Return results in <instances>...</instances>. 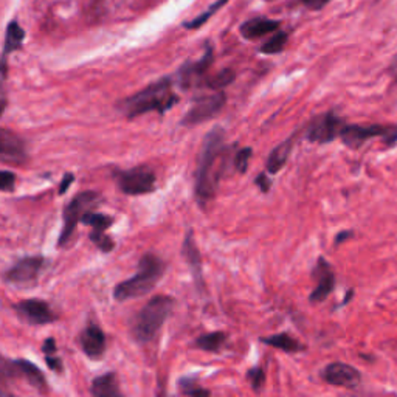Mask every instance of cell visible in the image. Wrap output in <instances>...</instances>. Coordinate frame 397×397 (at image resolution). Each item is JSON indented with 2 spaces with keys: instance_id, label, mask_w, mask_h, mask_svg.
I'll return each instance as SVG.
<instances>
[{
  "instance_id": "6da1fadb",
  "label": "cell",
  "mask_w": 397,
  "mask_h": 397,
  "mask_svg": "<svg viewBox=\"0 0 397 397\" xmlns=\"http://www.w3.org/2000/svg\"><path fill=\"white\" fill-rule=\"evenodd\" d=\"M230 154V148L225 146V131L222 127H213L206 133L195 169L194 194L200 208H206L216 195V189L224 174L225 163Z\"/></svg>"
},
{
  "instance_id": "7a4b0ae2",
  "label": "cell",
  "mask_w": 397,
  "mask_h": 397,
  "mask_svg": "<svg viewBox=\"0 0 397 397\" xmlns=\"http://www.w3.org/2000/svg\"><path fill=\"white\" fill-rule=\"evenodd\" d=\"M179 101L180 98L173 90L171 78H162L149 84L143 90L137 92L136 95L121 100L118 107L126 115V118L133 120L148 112H158L160 115H164Z\"/></svg>"
},
{
  "instance_id": "3957f363",
  "label": "cell",
  "mask_w": 397,
  "mask_h": 397,
  "mask_svg": "<svg viewBox=\"0 0 397 397\" xmlns=\"http://www.w3.org/2000/svg\"><path fill=\"white\" fill-rule=\"evenodd\" d=\"M167 264L154 253H146L138 262V272L132 278L120 283L114 290L117 301H127L148 295L162 279Z\"/></svg>"
},
{
  "instance_id": "277c9868",
  "label": "cell",
  "mask_w": 397,
  "mask_h": 397,
  "mask_svg": "<svg viewBox=\"0 0 397 397\" xmlns=\"http://www.w3.org/2000/svg\"><path fill=\"white\" fill-rule=\"evenodd\" d=\"M175 301L173 297L157 295L144 304L132 323V335L138 343H149L160 332L164 321L173 312Z\"/></svg>"
},
{
  "instance_id": "5b68a950",
  "label": "cell",
  "mask_w": 397,
  "mask_h": 397,
  "mask_svg": "<svg viewBox=\"0 0 397 397\" xmlns=\"http://www.w3.org/2000/svg\"><path fill=\"white\" fill-rule=\"evenodd\" d=\"M377 137H380L387 146H394L397 143V126L345 125L340 132L341 142L351 149H358L365 142Z\"/></svg>"
},
{
  "instance_id": "8992f818",
  "label": "cell",
  "mask_w": 397,
  "mask_h": 397,
  "mask_svg": "<svg viewBox=\"0 0 397 397\" xmlns=\"http://www.w3.org/2000/svg\"><path fill=\"white\" fill-rule=\"evenodd\" d=\"M227 105V95L222 90H215V94L200 95L193 100L191 107L183 115L180 121L182 126H195L215 118Z\"/></svg>"
},
{
  "instance_id": "52a82bcc",
  "label": "cell",
  "mask_w": 397,
  "mask_h": 397,
  "mask_svg": "<svg viewBox=\"0 0 397 397\" xmlns=\"http://www.w3.org/2000/svg\"><path fill=\"white\" fill-rule=\"evenodd\" d=\"M100 200V195L95 191H84L79 193L72 202L64 208V228L61 231L58 247H65L69 241L72 239L73 233L76 231L78 222H81V217L84 213L92 210V206H95Z\"/></svg>"
},
{
  "instance_id": "ba28073f",
  "label": "cell",
  "mask_w": 397,
  "mask_h": 397,
  "mask_svg": "<svg viewBox=\"0 0 397 397\" xmlns=\"http://www.w3.org/2000/svg\"><path fill=\"white\" fill-rule=\"evenodd\" d=\"M117 182L121 191L127 195H143L155 189V173L146 164L121 171L117 175Z\"/></svg>"
},
{
  "instance_id": "9c48e42d",
  "label": "cell",
  "mask_w": 397,
  "mask_h": 397,
  "mask_svg": "<svg viewBox=\"0 0 397 397\" xmlns=\"http://www.w3.org/2000/svg\"><path fill=\"white\" fill-rule=\"evenodd\" d=\"M345 125V120L340 118L339 115H335L334 112H325L323 115H319L309 125L306 138L309 142L319 144L331 143L335 138L340 137V132Z\"/></svg>"
},
{
  "instance_id": "30bf717a",
  "label": "cell",
  "mask_w": 397,
  "mask_h": 397,
  "mask_svg": "<svg viewBox=\"0 0 397 397\" xmlns=\"http://www.w3.org/2000/svg\"><path fill=\"white\" fill-rule=\"evenodd\" d=\"M45 267V258L42 256H28L7 270L3 279L14 286H34L38 283L39 275Z\"/></svg>"
},
{
  "instance_id": "8fae6325",
  "label": "cell",
  "mask_w": 397,
  "mask_h": 397,
  "mask_svg": "<svg viewBox=\"0 0 397 397\" xmlns=\"http://www.w3.org/2000/svg\"><path fill=\"white\" fill-rule=\"evenodd\" d=\"M321 378L326 383L332 385V387L346 389H356L362 383V374H360L358 369L351 365L340 362H334L325 366V369L321 371Z\"/></svg>"
},
{
  "instance_id": "7c38bea8",
  "label": "cell",
  "mask_w": 397,
  "mask_h": 397,
  "mask_svg": "<svg viewBox=\"0 0 397 397\" xmlns=\"http://www.w3.org/2000/svg\"><path fill=\"white\" fill-rule=\"evenodd\" d=\"M213 63V48H206V53L202 58L195 63H188L182 67L179 70V83L182 85V89H194L200 87V85H205L206 81V73L211 67Z\"/></svg>"
},
{
  "instance_id": "4fadbf2b",
  "label": "cell",
  "mask_w": 397,
  "mask_h": 397,
  "mask_svg": "<svg viewBox=\"0 0 397 397\" xmlns=\"http://www.w3.org/2000/svg\"><path fill=\"white\" fill-rule=\"evenodd\" d=\"M16 314L28 325H48L56 320L48 303L42 300H23L14 304Z\"/></svg>"
},
{
  "instance_id": "5bb4252c",
  "label": "cell",
  "mask_w": 397,
  "mask_h": 397,
  "mask_svg": "<svg viewBox=\"0 0 397 397\" xmlns=\"http://www.w3.org/2000/svg\"><path fill=\"white\" fill-rule=\"evenodd\" d=\"M28 158L25 142L8 129L0 127V162L8 164H21Z\"/></svg>"
},
{
  "instance_id": "9a60e30c",
  "label": "cell",
  "mask_w": 397,
  "mask_h": 397,
  "mask_svg": "<svg viewBox=\"0 0 397 397\" xmlns=\"http://www.w3.org/2000/svg\"><path fill=\"white\" fill-rule=\"evenodd\" d=\"M314 278L316 279V286L314 292L310 293V303H323L332 293L335 287V275L332 267L328 264L325 258H319L314 268Z\"/></svg>"
},
{
  "instance_id": "2e32d148",
  "label": "cell",
  "mask_w": 397,
  "mask_h": 397,
  "mask_svg": "<svg viewBox=\"0 0 397 397\" xmlns=\"http://www.w3.org/2000/svg\"><path fill=\"white\" fill-rule=\"evenodd\" d=\"M182 255L186 259V264L191 268L193 278L195 281V287L202 290L204 287V273H202V258H200V252L197 244L194 239V231L188 230V233L182 244Z\"/></svg>"
},
{
  "instance_id": "e0dca14e",
  "label": "cell",
  "mask_w": 397,
  "mask_h": 397,
  "mask_svg": "<svg viewBox=\"0 0 397 397\" xmlns=\"http://www.w3.org/2000/svg\"><path fill=\"white\" fill-rule=\"evenodd\" d=\"M79 343L85 356L92 360H98L106 351V335L100 326L89 325L79 335Z\"/></svg>"
},
{
  "instance_id": "ac0fdd59",
  "label": "cell",
  "mask_w": 397,
  "mask_h": 397,
  "mask_svg": "<svg viewBox=\"0 0 397 397\" xmlns=\"http://www.w3.org/2000/svg\"><path fill=\"white\" fill-rule=\"evenodd\" d=\"M281 27V22L267 19V17H253L248 19L241 25V34L244 39L255 41L259 39L262 36H267L273 32H278Z\"/></svg>"
},
{
  "instance_id": "d6986e66",
  "label": "cell",
  "mask_w": 397,
  "mask_h": 397,
  "mask_svg": "<svg viewBox=\"0 0 397 397\" xmlns=\"http://www.w3.org/2000/svg\"><path fill=\"white\" fill-rule=\"evenodd\" d=\"M23 39H25V32H23V30L21 28L19 23L10 22V25L7 28V34H5L2 61H0V72H2V75H5V72H7L8 54L21 50Z\"/></svg>"
},
{
  "instance_id": "ffe728a7",
  "label": "cell",
  "mask_w": 397,
  "mask_h": 397,
  "mask_svg": "<svg viewBox=\"0 0 397 397\" xmlns=\"http://www.w3.org/2000/svg\"><path fill=\"white\" fill-rule=\"evenodd\" d=\"M17 377L25 378V380L32 385L34 389H38L39 393H45L47 391V380L42 371L38 366L33 365L32 362H28L25 358H17L14 360Z\"/></svg>"
},
{
  "instance_id": "44dd1931",
  "label": "cell",
  "mask_w": 397,
  "mask_h": 397,
  "mask_svg": "<svg viewBox=\"0 0 397 397\" xmlns=\"http://www.w3.org/2000/svg\"><path fill=\"white\" fill-rule=\"evenodd\" d=\"M293 143H295V136H290L287 140H284L283 143H279L277 148H275L270 155L267 158V173L268 174H277L281 169L286 167L287 160L292 154Z\"/></svg>"
},
{
  "instance_id": "7402d4cb",
  "label": "cell",
  "mask_w": 397,
  "mask_h": 397,
  "mask_svg": "<svg viewBox=\"0 0 397 397\" xmlns=\"http://www.w3.org/2000/svg\"><path fill=\"white\" fill-rule=\"evenodd\" d=\"M92 394L95 397H120L121 391L118 387V378L115 372H107L105 376L96 377L92 383Z\"/></svg>"
},
{
  "instance_id": "603a6c76",
  "label": "cell",
  "mask_w": 397,
  "mask_h": 397,
  "mask_svg": "<svg viewBox=\"0 0 397 397\" xmlns=\"http://www.w3.org/2000/svg\"><path fill=\"white\" fill-rule=\"evenodd\" d=\"M262 343H266L268 346L277 347V350H281L284 352H300L304 350V346L300 343V341L290 337L289 334H275L272 337H266L261 339Z\"/></svg>"
},
{
  "instance_id": "cb8c5ba5",
  "label": "cell",
  "mask_w": 397,
  "mask_h": 397,
  "mask_svg": "<svg viewBox=\"0 0 397 397\" xmlns=\"http://www.w3.org/2000/svg\"><path fill=\"white\" fill-rule=\"evenodd\" d=\"M227 334L225 332H210L200 335L199 339H195L194 345L199 350H204L206 352H219L227 343Z\"/></svg>"
},
{
  "instance_id": "d4e9b609",
  "label": "cell",
  "mask_w": 397,
  "mask_h": 397,
  "mask_svg": "<svg viewBox=\"0 0 397 397\" xmlns=\"http://www.w3.org/2000/svg\"><path fill=\"white\" fill-rule=\"evenodd\" d=\"M81 222L85 225H90L94 231H106L107 228L112 227L114 219L111 216L101 215V213H94V211H87L84 213L81 217Z\"/></svg>"
},
{
  "instance_id": "484cf974",
  "label": "cell",
  "mask_w": 397,
  "mask_h": 397,
  "mask_svg": "<svg viewBox=\"0 0 397 397\" xmlns=\"http://www.w3.org/2000/svg\"><path fill=\"white\" fill-rule=\"evenodd\" d=\"M235 78H236L235 70L224 69L221 72H217L216 75L206 78L205 85L208 89H211V90H222V89L227 87V85H230L231 83H233Z\"/></svg>"
},
{
  "instance_id": "4316f807",
  "label": "cell",
  "mask_w": 397,
  "mask_h": 397,
  "mask_svg": "<svg viewBox=\"0 0 397 397\" xmlns=\"http://www.w3.org/2000/svg\"><path fill=\"white\" fill-rule=\"evenodd\" d=\"M228 0H216L215 3H211L208 8H206L202 14H199L197 17H194L193 21H189V22H185L183 23V27L188 28V30H197L204 25V23H206L210 21V17L217 13L219 10H221L225 3H227Z\"/></svg>"
},
{
  "instance_id": "83f0119b",
  "label": "cell",
  "mask_w": 397,
  "mask_h": 397,
  "mask_svg": "<svg viewBox=\"0 0 397 397\" xmlns=\"http://www.w3.org/2000/svg\"><path fill=\"white\" fill-rule=\"evenodd\" d=\"M287 41H289V34L286 32H278L268 39L264 45L261 47V53L264 54H278L286 48Z\"/></svg>"
},
{
  "instance_id": "f1b7e54d",
  "label": "cell",
  "mask_w": 397,
  "mask_h": 397,
  "mask_svg": "<svg viewBox=\"0 0 397 397\" xmlns=\"http://www.w3.org/2000/svg\"><path fill=\"white\" fill-rule=\"evenodd\" d=\"M179 388L182 391V394L185 396H202V397H208L211 393L208 389L200 388V385L197 383L194 377H182L179 380Z\"/></svg>"
},
{
  "instance_id": "f546056e",
  "label": "cell",
  "mask_w": 397,
  "mask_h": 397,
  "mask_svg": "<svg viewBox=\"0 0 397 397\" xmlns=\"http://www.w3.org/2000/svg\"><path fill=\"white\" fill-rule=\"evenodd\" d=\"M90 241L94 242L95 246L100 248L103 253L112 252L114 247H115L114 239L106 235V231H92V233H90Z\"/></svg>"
},
{
  "instance_id": "4dcf8cb0",
  "label": "cell",
  "mask_w": 397,
  "mask_h": 397,
  "mask_svg": "<svg viewBox=\"0 0 397 397\" xmlns=\"http://www.w3.org/2000/svg\"><path fill=\"white\" fill-rule=\"evenodd\" d=\"M252 155H253V149L248 148V146L247 148H242L237 151V154L235 157V168L237 169V173H241V174L247 173L248 160Z\"/></svg>"
},
{
  "instance_id": "1f68e13d",
  "label": "cell",
  "mask_w": 397,
  "mask_h": 397,
  "mask_svg": "<svg viewBox=\"0 0 397 397\" xmlns=\"http://www.w3.org/2000/svg\"><path fill=\"white\" fill-rule=\"evenodd\" d=\"M247 378L250 380V385H252V388L258 393L261 391L262 385L266 382V374H264V369L261 368V366H255V368H250L247 372Z\"/></svg>"
},
{
  "instance_id": "d6a6232c",
  "label": "cell",
  "mask_w": 397,
  "mask_h": 397,
  "mask_svg": "<svg viewBox=\"0 0 397 397\" xmlns=\"http://www.w3.org/2000/svg\"><path fill=\"white\" fill-rule=\"evenodd\" d=\"M16 174L11 171H0V191L10 193L14 189Z\"/></svg>"
},
{
  "instance_id": "836d02e7",
  "label": "cell",
  "mask_w": 397,
  "mask_h": 397,
  "mask_svg": "<svg viewBox=\"0 0 397 397\" xmlns=\"http://www.w3.org/2000/svg\"><path fill=\"white\" fill-rule=\"evenodd\" d=\"M0 376L3 377H17L16 365L11 360L0 356Z\"/></svg>"
},
{
  "instance_id": "e575fe53",
  "label": "cell",
  "mask_w": 397,
  "mask_h": 397,
  "mask_svg": "<svg viewBox=\"0 0 397 397\" xmlns=\"http://www.w3.org/2000/svg\"><path fill=\"white\" fill-rule=\"evenodd\" d=\"M255 183L259 186V189H261L262 193H268V191H270L272 182H270V179H268V177H267V173H262V174H259L258 177H256Z\"/></svg>"
},
{
  "instance_id": "d590c367",
  "label": "cell",
  "mask_w": 397,
  "mask_h": 397,
  "mask_svg": "<svg viewBox=\"0 0 397 397\" xmlns=\"http://www.w3.org/2000/svg\"><path fill=\"white\" fill-rule=\"evenodd\" d=\"M45 360H47V365L50 369L56 371V372L63 371V362H61V358L56 357V354H47Z\"/></svg>"
},
{
  "instance_id": "8d00e7d4",
  "label": "cell",
  "mask_w": 397,
  "mask_h": 397,
  "mask_svg": "<svg viewBox=\"0 0 397 397\" xmlns=\"http://www.w3.org/2000/svg\"><path fill=\"white\" fill-rule=\"evenodd\" d=\"M329 2H331V0H301V3H304V7L312 11L323 10Z\"/></svg>"
},
{
  "instance_id": "74e56055",
  "label": "cell",
  "mask_w": 397,
  "mask_h": 397,
  "mask_svg": "<svg viewBox=\"0 0 397 397\" xmlns=\"http://www.w3.org/2000/svg\"><path fill=\"white\" fill-rule=\"evenodd\" d=\"M75 180V175L73 174H67L65 177H64V180L61 182V186H59V194H64L67 189H69V186H70V183Z\"/></svg>"
},
{
  "instance_id": "f35d334b",
  "label": "cell",
  "mask_w": 397,
  "mask_h": 397,
  "mask_svg": "<svg viewBox=\"0 0 397 397\" xmlns=\"http://www.w3.org/2000/svg\"><path fill=\"white\" fill-rule=\"evenodd\" d=\"M346 237H352V231H343V233H340V235L337 236V239H335V244H337V246H339L340 241L343 242V241L346 239Z\"/></svg>"
},
{
  "instance_id": "ab89813d",
  "label": "cell",
  "mask_w": 397,
  "mask_h": 397,
  "mask_svg": "<svg viewBox=\"0 0 397 397\" xmlns=\"http://www.w3.org/2000/svg\"><path fill=\"white\" fill-rule=\"evenodd\" d=\"M389 72L393 73V76H396V78H397V56H396V59L393 61V64H391V67H389Z\"/></svg>"
},
{
  "instance_id": "60d3db41",
  "label": "cell",
  "mask_w": 397,
  "mask_h": 397,
  "mask_svg": "<svg viewBox=\"0 0 397 397\" xmlns=\"http://www.w3.org/2000/svg\"><path fill=\"white\" fill-rule=\"evenodd\" d=\"M0 394H7V393H5V391H2V389H0Z\"/></svg>"
}]
</instances>
